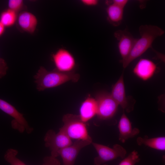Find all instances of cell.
I'll return each mask as SVG.
<instances>
[{"label":"cell","instance_id":"obj_18","mask_svg":"<svg viewBox=\"0 0 165 165\" xmlns=\"http://www.w3.org/2000/svg\"><path fill=\"white\" fill-rule=\"evenodd\" d=\"M17 13L9 9L4 10L0 15V22L5 27L13 26L17 20Z\"/></svg>","mask_w":165,"mask_h":165},{"label":"cell","instance_id":"obj_9","mask_svg":"<svg viewBox=\"0 0 165 165\" xmlns=\"http://www.w3.org/2000/svg\"><path fill=\"white\" fill-rule=\"evenodd\" d=\"M112 97L123 109L129 112L134 109V101L129 99L126 95L123 79V72L116 83L112 86Z\"/></svg>","mask_w":165,"mask_h":165},{"label":"cell","instance_id":"obj_27","mask_svg":"<svg viewBox=\"0 0 165 165\" xmlns=\"http://www.w3.org/2000/svg\"><path fill=\"white\" fill-rule=\"evenodd\" d=\"M102 165H107L106 164H103Z\"/></svg>","mask_w":165,"mask_h":165},{"label":"cell","instance_id":"obj_21","mask_svg":"<svg viewBox=\"0 0 165 165\" xmlns=\"http://www.w3.org/2000/svg\"><path fill=\"white\" fill-rule=\"evenodd\" d=\"M9 9L17 13L24 7V2L22 0H9L8 1Z\"/></svg>","mask_w":165,"mask_h":165},{"label":"cell","instance_id":"obj_14","mask_svg":"<svg viewBox=\"0 0 165 165\" xmlns=\"http://www.w3.org/2000/svg\"><path fill=\"white\" fill-rule=\"evenodd\" d=\"M97 110L95 99L89 96L81 104L79 115L81 120L86 123L97 115Z\"/></svg>","mask_w":165,"mask_h":165},{"label":"cell","instance_id":"obj_22","mask_svg":"<svg viewBox=\"0 0 165 165\" xmlns=\"http://www.w3.org/2000/svg\"><path fill=\"white\" fill-rule=\"evenodd\" d=\"M44 163L43 165H60L59 161L56 157L51 156H46L44 159Z\"/></svg>","mask_w":165,"mask_h":165},{"label":"cell","instance_id":"obj_26","mask_svg":"<svg viewBox=\"0 0 165 165\" xmlns=\"http://www.w3.org/2000/svg\"><path fill=\"white\" fill-rule=\"evenodd\" d=\"M5 27L0 22V37L4 33L5 31Z\"/></svg>","mask_w":165,"mask_h":165},{"label":"cell","instance_id":"obj_16","mask_svg":"<svg viewBox=\"0 0 165 165\" xmlns=\"http://www.w3.org/2000/svg\"><path fill=\"white\" fill-rule=\"evenodd\" d=\"M124 9L112 3L106 9L107 19L113 26H118L122 22L123 18Z\"/></svg>","mask_w":165,"mask_h":165},{"label":"cell","instance_id":"obj_5","mask_svg":"<svg viewBox=\"0 0 165 165\" xmlns=\"http://www.w3.org/2000/svg\"><path fill=\"white\" fill-rule=\"evenodd\" d=\"M97 115L101 120H107L112 117L116 113L119 105L110 93L102 91L96 95Z\"/></svg>","mask_w":165,"mask_h":165},{"label":"cell","instance_id":"obj_20","mask_svg":"<svg viewBox=\"0 0 165 165\" xmlns=\"http://www.w3.org/2000/svg\"><path fill=\"white\" fill-rule=\"evenodd\" d=\"M140 160L139 155L137 151L134 150L124 158L119 165H135Z\"/></svg>","mask_w":165,"mask_h":165},{"label":"cell","instance_id":"obj_24","mask_svg":"<svg viewBox=\"0 0 165 165\" xmlns=\"http://www.w3.org/2000/svg\"><path fill=\"white\" fill-rule=\"evenodd\" d=\"M128 2L127 0H113L111 3L124 9Z\"/></svg>","mask_w":165,"mask_h":165},{"label":"cell","instance_id":"obj_6","mask_svg":"<svg viewBox=\"0 0 165 165\" xmlns=\"http://www.w3.org/2000/svg\"><path fill=\"white\" fill-rule=\"evenodd\" d=\"M44 140L46 146L50 150L51 156L56 158L59 156L60 150L72 143L71 140L60 130L57 133L53 130H49L46 134Z\"/></svg>","mask_w":165,"mask_h":165},{"label":"cell","instance_id":"obj_19","mask_svg":"<svg viewBox=\"0 0 165 165\" xmlns=\"http://www.w3.org/2000/svg\"><path fill=\"white\" fill-rule=\"evenodd\" d=\"M18 151L13 149H8L5 156V160L11 165H26L16 157Z\"/></svg>","mask_w":165,"mask_h":165},{"label":"cell","instance_id":"obj_25","mask_svg":"<svg viewBox=\"0 0 165 165\" xmlns=\"http://www.w3.org/2000/svg\"><path fill=\"white\" fill-rule=\"evenodd\" d=\"M82 2L86 6H94L98 4V1L97 0H82Z\"/></svg>","mask_w":165,"mask_h":165},{"label":"cell","instance_id":"obj_7","mask_svg":"<svg viewBox=\"0 0 165 165\" xmlns=\"http://www.w3.org/2000/svg\"><path fill=\"white\" fill-rule=\"evenodd\" d=\"M0 109L14 118L11 122L12 127L20 132L24 130L30 134L33 129L28 125L23 115L19 112L16 108L7 101L0 99Z\"/></svg>","mask_w":165,"mask_h":165},{"label":"cell","instance_id":"obj_10","mask_svg":"<svg viewBox=\"0 0 165 165\" xmlns=\"http://www.w3.org/2000/svg\"><path fill=\"white\" fill-rule=\"evenodd\" d=\"M92 139L76 140L71 145L58 152L63 160V165H73L81 149L92 143Z\"/></svg>","mask_w":165,"mask_h":165},{"label":"cell","instance_id":"obj_12","mask_svg":"<svg viewBox=\"0 0 165 165\" xmlns=\"http://www.w3.org/2000/svg\"><path fill=\"white\" fill-rule=\"evenodd\" d=\"M157 69L156 65L152 61L146 58H141L137 62L133 69L134 74L143 81L151 79Z\"/></svg>","mask_w":165,"mask_h":165},{"label":"cell","instance_id":"obj_11","mask_svg":"<svg viewBox=\"0 0 165 165\" xmlns=\"http://www.w3.org/2000/svg\"><path fill=\"white\" fill-rule=\"evenodd\" d=\"M114 35L118 41V48L122 58L120 61L124 60L129 55L136 40L127 29L116 31Z\"/></svg>","mask_w":165,"mask_h":165},{"label":"cell","instance_id":"obj_4","mask_svg":"<svg viewBox=\"0 0 165 165\" xmlns=\"http://www.w3.org/2000/svg\"><path fill=\"white\" fill-rule=\"evenodd\" d=\"M98 153L94 160V165H101L118 158H124L126 154V149L121 145L116 144L112 148L94 142L92 143Z\"/></svg>","mask_w":165,"mask_h":165},{"label":"cell","instance_id":"obj_2","mask_svg":"<svg viewBox=\"0 0 165 165\" xmlns=\"http://www.w3.org/2000/svg\"><path fill=\"white\" fill-rule=\"evenodd\" d=\"M36 89L38 91L54 88L71 81L77 82L80 75L73 72L65 73L56 69L49 71L43 67H41L34 76Z\"/></svg>","mask_w":165,"mask_h":165},{"label":"cell","instance_id":"obj_17","mask_svg":"<svg viewBox=\"0 0 165 165\" xmlns=\"http://www.w3.org/2000/svg\"><path fill=\"white\" fill-rule=\"evenodd\" d=\"M137 143L139 145H144L159 150L164 151L165 150V137L151 138H148L147 136L143 137H140L137 138Z\"/></svg>","mask_w":165,"mask_h":165},{"label":"cell","instance_id":"obj_8","mask_svg":"<svg viewBox=\"0 0 165 165\" xmlns=\"http://www.w3.org/2000/svg\"><path fill=\"white\" fill-rule=\"evenodd\" d=\"M52 58L57 70L68 73L73 72L76 66L75 59L68 50L63 48L59 49L52 55Z\"/></svg>","mask_w":165,"mask_h":165},{"label":"cell","instance_id":"obj_1","mask_svg":"<svg viewBox=\"0 0 165 165\" xmlns=\"http://www.w3.org/2000/svg\"><path fill=\"white\" fill-rule=\"evenodd\" d=\"M139 32L140 38H136L128 56L123 60L120 61L124 69L151 48L155 39L162 36L165 32L164 30L157 26L147 24L140 26Z\"/></svg>","mask_w":165,"mask_h":165},{"label":"cell","instance_id":"obj_23","mask_svg":"<svg viewBox=\"0 0 165 165\" xmlns=\"http://www.w3.org/2000/svg\"><path fill=\"white\" fill-rule=\"evenodd\" d=\"M8 69V66L5 60L0 58V79L6 75Z\"/></svg>","mask_w":165,"mask_h":165},{"label":"cell","instance_id":"obj_15","mask_svg":"<svg viewBox=\"0 0 165 165\" xmlns=\"http://www.w3.org/2000/svg\"><path fill=\"white\" fill-rule=\"evenodd\" d=\"M17 20L19 26L24 31L30 34L35 31L38 20L32 13L27 11L21 12L17 17Z\"/></svg>","mask_w":165,"mask_h":165},{"label":"cell","instance_id":"obj_3","mask_svg":"<svg viewBox=\"0 0 165 165\" xmlns=\"http://www.w3.org/2000/svg\"><path fill=\"white\" fill-rule=\"evenodd\" d=\"M62 120L64 125L59 130L71 140L92 139L88 134L86 123L81 120L79 115L65 114Z\"/></svg>","mask_w":165,"mask_h":165},{"label":"cell","instance_id":"obj_13","mask_svg":"<svg viewBox=\"0 0 165 165\" xmlns=\"http://www.w3.org/2000/svg\"><path fill=\"white\" fill-rule=\"evenodd\" d=\"M118 128L119 140L122 143H124L129 139L134 137L140 132L138 128L132 127L130 120L124 112L121 117Z\"/></svg>","mask_w":165,"mask_h":165}]
</instances>
